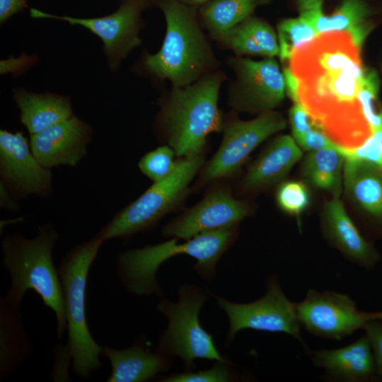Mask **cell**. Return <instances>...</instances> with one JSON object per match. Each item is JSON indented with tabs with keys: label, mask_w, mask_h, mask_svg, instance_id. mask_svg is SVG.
Masks as SVG:
<instances>
[{
	"label": "cell",
	"mask_w": 382,
	"mask_h": 382,
	"mask_svg": "<svg viewBox=\"0 0 382 382\" xmlns=\"http://www.w3.org/2000/svg\"><path fill=\"white\" fill-rule=\"evenodd\" d=\"M361 47L347 32L319 33L293 53L284 66L297 82L296 99L343 152L373 133L358 100L366 67Z\"/></svg>",
	"instance_id": "6da1fadb"
},
{
	"label": "cell",
	"mask_w": 382,
	"mask_h": 382,
	"mask_svg": "<svg viewBox=\"0 0 382 382\" xmlns=\"http://www.w3.org/2000/svg\"><path fill=\"white\" fill-rule=\"evenodd\" d=\"M219 69L184 87H173L163 100L156 127L178 158L202 154L207 137L222 131L224 120L218 106L219 90L226 79Z\"/></svg>",
	"instance_id": "7a4b0ae2"
},
{
	"label": "cell",
	"mask_w": 382,
	"mask_h": 382,
	"mask_svg": "<svg viewBox=\"0 0 382 382\" xmlns=\"http://www.w3.org/2000/svg\"><path fill=\"white\" fill-rule=\"evenodd\" d=\"M238 233L235 226L200 233L181 243L172 238L156 245L126 250L117 255L116 272L130 294L161 296L163 289L156 279L159 267L168 259L183 254L197 260L192 267L202 279L212 280L216 277L219 260L233 244Z\"/></svg>",
	"instance_id": "3957f363"
},
{
	"label": "cell",
	"mask_w": 382,
	"mask_h": 382,
	"mask_svg": "<svg viewBox=\"0 0 382 382\" xmlns=\"http://www.w3.org/2000/svg\"><path fill=\"white\" fill-rule=\"evenodd\" d=\"M58 240L54 226L47 223L38 227L33 238L19 233L4 236L1 248L3 263L11 280L6 297L20 306L25 293L33 290L54 313L60 338L66 329V321L62 284L52 260Z\"/></svg>",
	"instance_id": "277c9868"
},
{
	"label": "cell",
	"mask_w": 382,
	"mask_h": 382,
	"mask_svg": "<svg viewBox=\"0 0 382 382\" xmlns=\"http://www.w3.org/2000/svg\"><path fill=\"white\" fill-rule=\"evenodd\" d=\"M166 31L156 54H146L145 67L173 87L188 86L218 69L216 60L195 11L179 0H161Z\"/></svg>",
	"instance_id": "5b68a950"
},
{
	"label": "cell",
	"mask_w": 382,
	"mask_h": 382,
	"mask_svg": "<svg viewBox=\"0 0 382 382\" xmlns=\"http://www.w3.org/2000/svg\"><path fill=\"white\" fill-rule=\"evenodd\" d=\"M104 243L95 236L73 247L62 259L58 272L62 284L68 351L74 374L88 378L101 366L103 347L89 330L86 315V288L90 268Z\"/></svg>",
	"instance_id": "8992f818"
},
{
	"label": "cell",
	"mask_w": 382,
	"mask_h": 382,
	"mask_svg": "<svg viewBox=\"0 0 382 382\" xmlns=\"http://www.w3.org/2000/svg\"><path fill=\"white\" fill-rule=\"evenodd\" d=\"M204 162L202 154L179 158L167 178L154 182L138 198L117 212L94 236L104 242L113 238L127 241L138 233L154 228L183 200L189 185Z\"/></svg>",
	"instance_id": "52a82bcc"
},
{
	"label": "cell",
	"mask_w": 382,
	"mask_h": 382,
	"mask_svg": "<svg viewBox=\"0 0 382 382\" xmlns=\"http://www.w3.org/2000/svg\"><path fill=\"white\" fill-rule=\"evenodd\" d=\"M178 294L177 302L161 299L156 306L167 318L168 326L161 335L156 350L168 357L180 358L187 370L198 359L228 361L199 320L200 309L209 298L208 289L185 284L179 287Z\"/></svg>",
	"instance_id": "ba28073f"
},
{
	"label": "cell",
	"mask_w": 382,
	"mask_h": 382,
	"mask_svg": "<svg viewBox=\"0 0 382 382\" xmlns=\"http://www.w3.org/2000/svg\"><path fill=\"white\" fill-rule=\"evenodd\" d=\"M209 293L228 318L229 328L226 339L227 345L231 343L239 331L251 329L286 333L307 349L301 335V327L297 318L296 303L285 295L277 276L267 277L265 294L253 302L233 303L210 291Z\"/></svg>",
	"instance_id": "9c48e42d"
},
{
	"label": "cell",
	"mask_w": 382,
	"mask_h": 382,
	"mask_svg": "<svg viewBox=\"0 0 382 382\" xmlns=\"http://www.w3.org/2000/svg\"><path fill=\"white\" fill-rule=\"evenodd\" d=\"M286 127L284 117L274 110L250 120L224 122L220 146L203 167L199 183L202 185L234 175L255 149Z\"/></svg>",
	"instance_id": "30bf717a"
},
{
	"label": "cell",
	"mask_w": 382,
	"mask_h": 382,
	"mask_svg": "<svg viewBox=\"0 0 382 382\" xmlns=\"http://www.w3.org/2000/svg\"><path fill=\"white\" fill-rule=\"evenodd\" d=\"M227 62L235 74L228 98L233 110L260 115L273 110L284 100V73L274 57L255 61L236 56L228 57Z\"/></svg>",
	"instance_id": "8fae6325"
},
{
	"label": "cell",
	"mask_w": 382,
	"mask_h": 382,
	"mask_svg": "<svg viewBox=\"0 0 382 382\" xmlns=\"http://www.w3.org/2000/svg\"><path fill=\"white\" fill-rule=\"evenodd\" d=\"M296 308L301 328L332 340H341L362 330L369 320V312L360 311L351 297L335 291L309 289Z\"/></svg>",
	"instance_id": "7c38bea8"
},
{
	"label": "cell",
	"mask_w": 382,
	"mask_h": 382,
	"mask_svg": "<svg viewBox=\"0 0 382 382\" xmlns=\"http://www.w3.org/2000/svg\"><path fill=\"white\" fill-rule=\"evenodd\" d=\"M52 178L51 169L35 158L21 132L0 131V183L14 199L49 197L53 191Z\"/></svg>",
	"instance_id": "4fadbf2b"
},
{
	"label": "cell",
	"mask_w": 382,
	"mask_h": 382,
	"mask_svg": "<svg viewBox=\"0 0 382 382\" xmlns=\"http://www.w3.org/2000/svg\"><path fill=\"white\" fill-rule=\"evenodd\" d=\"M251 212L248 202L234 198L228 187L220 186L166 224L162 234L188 240L200 233L237 226Z\"/></svg>",
	"instance_id": "5bb4252c"
},
{
	"label": "cell",
	"mask_w": 382,
	"mask_h": 382,
	"mask_svg": "<svg viewBox=\"0 0 382 382\" xmlns=\"http://www.w3.org/2000/svg\"><path fill=\"white\" fill-rule=\"evenodd\" d=\"M141 9L138 2L132 1L125 2L113 13L100 18L59 16L35 8L30 9V15L33 18L64 21L88 28L101 38L106 54L116 64L141 42L139 37Z\"/></svg>",
	"instance_id": "9a60e30c"
},
{
	"label": "cell",
	"mask_w": 382,
	"mask_h": 382,
	"mask_svg": "<svg viewBox=\"0 0 382 382\" xmlns=\"http://www.w3.org/2000/svg\"><path fill=\"white\" fill-rule=\"evenodd\" d=\"M88 125L74 115L43 131L30 135L31 150L45 167H76L85 157L91 139Z\"/></svg>",
	"instance_id": "2e32d148"
},
{
	"label": "cell",
	"mask_w": 382,
	"mask_h": 382,
	"mask_svg": "<svg viewBox=\"0 0 382 382\" xmlns=\"http://www.w3.org/2000/svg\"><path fill=\"white\" fill-rule=\"evenodd\" d=\"M312 363L324 370L323 380L332 382L381 381L376 373L370 342L364 334L356 341L337 349L308 351Z\"/></svg>",
	"instance_id": "e0dca14e"
},
{
	"label": "cell",
	"mask_w": 382,
	"mask_h": 382,
	"mask_svg": "<svg viewBox=\"0 0 382 382\" xmlns=\"http://www.w3.org/2000/svg\"><path fill=\"white\" fill-rule=\"evenodd\" d=\"M321 222L325 238L347 260L368 271L376 267L378 253L361 233L339 197L325 204Z\"/></svg>",
	"instance_id": "ac0fdd59"
},
{
	"label": "cell",
	"mask_w": 382,
	"mask_h": 382,
	"mask_svg": "<svg viewBox=\"0 0 382 382\" xmlns=\"http://www.w3.org/2000/svg\"><path fill=\"white\" fill-rule=\"evenodd\" d=\"M302 155L301 149L293 137L278 136L249 167L239 184L241 191L254 192L279 183Z\"/></svg>",
	"instance_id": "d6986e66"
},
{
	"label": "cell",
	"mask_w": 382,
	"mask_h": 382,
	"mask_svg": "<svg viewBox=\"0 0 382 382\" xmlns=\"http://www.w3.org/2000/svg\"><path fill=\"white\" fill-rule=\"evenodd\" d=\"M101 355L111 366L108 382H144L168 370L170 357L151 352L147 346L137 342L125 349L103 347Z\"/></svg>",
	"instance_id": "ffe728a7"
},
{
	"label": "cell",
	"mask_w": 382,
	"mask_h": 382,
	"mask_svg": "<svg viewBox=\"0 0 382 382\" xmlns=\"http://www.w3.org/2000/svg\"><path fill=\"white\" fill-rule=\"evenodd\" d=\"M343 183L347 195L382 224V174L374 165L345 158Z\"/></svg>",
	"instance_id": "44dd1931"
},
{
	"label": "cell",
	"mask_w": 382,
	"mask_h": 382,
	"mask_svg": "<svg viewBox=\"0 0 382 382\" xmlns=\"http://www.w3.org/2000/svg\"><path fill=\"white\" fill-rule=\"evenodd\" d=\"M216 40L232 50L236 56H279L277 34L267 22L250 16L229 29Z\"/></svg>",
	"instance_id": "7402d4cb"
},
{
	"label": "cell",
	"mask_w": 382,
	"mask_h": 382,
	"mask_svg": "<svg viewBox=\"0 0 382 382\" xmlns=\"http://www.w3.org/2000/svg\"><path fill=\"white\" fill-rule=\"evenodd\" d=\"M20 306L6 296L0 301V378L10 376L32 352L23 326Z\"/></svg>",
	"instance_id": "603a6c76"
},
{
	"label": "cell",
	"mask_w": 382,
	"mask_h": 382,
	"mask_svg": "<svg viewBox=\"0 0 382 382\" xmlns=\"http://www.w3.org/2000/svg\"><path fill=\"white\" fill-rule=\"evenodd\" d=\"M14 99L20 110V120L30 135L73 117L70 101L52 94L16 93Z\"/></svg>",
	"instance_id": "cb8c5ba5"
},
{
	"label": "cell",
	"mask_w": 382,
	"mask_h": 382,
	"mask_svg": "<svg viewBox=\"0 0 382 382\" xmlns=\"http://www.w3.org/2000/svg\"><path fill=\"white\" fill-rule=\"evenodd\" d=\"M345 156L337 147L309 151L302 166L301 175L312 186L340 197Z\"/></svg>",
	"instance_id": "d4e9b609"
},
{
	"label": "cell",
	"mask_w": 382,
	"mask_h": 382,
	"mask_svg": "<svg viewBox=\"0 0 382 382\" xmlns=\"http://www.w3.org/2000/svg\"><path fill=\"white\" fill-rule=\"evenodd\" d=\"M371 11L364 0H342L330 15L323 13L312 22L318 33L342 31L349 33L357 45H362L372 24L369 21Z\"/></svg>",
	"instance_id": "484cf974"
},
{
	"label": "cell",
	"mask_w": 382,
	"mask_h": 382,
	"mask_svg": "<svg viewBox=\"0 0 382 382\" xmlns=\"http://www.w3.org/2000/svg\"><path fill=\"white\" fill-rule=\"evenodd\" d=\"M270 0H212L199 11L201 23L216 40L221 35L243 21L261 5Z\"/></svg>",
	"instance_id": "4316f807"
},
{
	"label": "cell",
	"mask_w": 382,
	"mask_h": 382,
	"mask_svg": "<svg viewBox=\"0 0 382 382\" xmlns=\"http://www.w3.org/2000/svg\"><path fill=\"white\" fill-rule=\"evenodd\" d=\"M277 34L279 46V57L282 62L285 64L296 49L311 41L319 33L312 21L299 16L280 21Z\"/></svg>",
	"instance_id": "83f0119b"
},
{
	"label": "cell",
	"mask_w": 382,
	"mask_h": 382,
	"mask_svg": "<svg viewBox=\"0 0 382 382\" xmlns=\"http://www.w3.org/2000/svg\"><path fill=\"white\" fill-rule=\"evenodd\" d=\"M379 79L376 71L365 69L358 100L362 115L371 129L382 125V107L378 101Z\"/></svg>",
	"instance_id": "f1b7e54d"
},
{
	"label": "cell",
	"mask_w": 382,
	"mask_h": 382,
	"mask_svg": "<svg viewBox=\"0 0 382 382\" xmlns=\"http://www.w3.org/2000/svg\"><path fill=\"white\" fill-rule=\"evenodd\" d=\"M240 378V374L234 368V364L228 361H216L209 369L198 371L187 370L180 374H174L161 377L162 382H230Z\"/></svg>",
	"instance_id": "f546056e"
},
{
	"label": "cell",
	"mask_w": 382,
	"mask_h": 382,
	"mask_svg": "<svg viewBox=\"0 0 382 382\" xmlns=\"http://www.w3.org/2000/svg\"><path fill=\"white\" fill-rule=\"evenodd\" d=\"M275 199L282 211L299 217L309 206L311 195L305 183L290 180L280 183L276 191Z\"/></svg>",
	"instance_id": "4dcf8cb0"
},
{
	"label": "cell",
	"mask_w": 382,
	"mask_h": 382,
	"mask_svg": "<svg viewBox=\"0 0 382 382\" xmlns=\"http://www.w3.org/2000/svg\"><path fill=\"white\" fill-rule=\"evenodd\" d=\"M168 145L159 146L144 154L139 161L140 171L153 183L167 178L175 169L177 160Z\"/></svg>",
	"instance_id": "1f68e13d"
},
{
	"label": "cell",
	"mask_w": 382,
	"mask_h": 382,
	"mask_svg": "<svg viewBox=\"0 0 382 382\" xmlns=\"http://www.w3.org/2000/svg\"><path fill=\"white\" fill-rule=\"evenodd\" d=\"M350 158L370 163L382 170V125L357 148L343 153Z\"/></svg>",
	"instance_id": "d6a6232c"
},
{
	"label": "cell",
	"mask_w": 382,
	"mask_h": 382,
	"mask_svg": "<svg viewBox=\"0 0 382 382\" xmlns=\"http://www.w3.org/2000/svg\"><path fill=\"white\" fill-rule=\"evenodd\" d=\"M362 330L371 345L377 375L382 379V320L370 319Z\"/></svg>",
	"instance_id": "836d02e7"
},
{
	"label": "cell",
	"mask_w": 382,
	"mask_h": 382,
	"mask_svg": "<svg viewBox=\"0 0 382 382\" xmlns=\"http://www.w3.org/2000/svg\"><path fill=\"white\" fill-rule=\"evenodd\" d=\"M289 118L294 139L314 128L319 127L308 112L299 103L293 104L289 110Z\"/></svg>",
	"instance_id": "e575fe53"
},
{
	"label": "cell",
	"mask_w": 382,
	"mask_h": 382,
	"mask_svg": "<svg viewBox=\"0 0 382 382\" xmlns=\"http://www.w3.org/2000/svg\"><path fill=\"white\" fill-rule=\"evenodd\" d=\"M294 140L302 150L308 152L328 147H337L320 127L314 128Z\"/></svg>",
	"instance_id": "d590c367"
},
{
	"label": "cell",
	"mask_w": 382,
	"mask_h": 382,
	"mask_svg": "<svg viewBox=\"0 0 382 382\" xmlns=\"http://www.w3.org/2000/svg\"><path fill=\"white\" fill-rule=\"evenodd\" d=\"M299 16L311 21L323 13V0H297Z\"/></svg>",
	"instance_id": "8d00e7d4"
},
{
	"label": "cell",
	"mask_w": 382,
	"mask_h": 382,
	"mask_svg": "<svg viewBox=\"0 0 382 382\" xmlns=\"http://www.w3.org/2000/svg\"><path fill=\"white\" fill-rule=\"evenodd\" d=\"M26 6L27 0H0L1 23H4Z\"/></svg>",
	"instance_id": "74e56055"
},
{
	"label": "cell",
	"mask_w": 382,
	"mask_h": 382,
	"mask_svg": "<svg viewBox=\"0 0 382 382\" xmlns=\"http://www.w3.org/2000/svg\"><path fill=\"white\" fill-rule=\"evenodd\" d=\"M12 195L9 193L4 185L0 183V206L11 212H16L21 209L20 204L16 201Z\"/></svg>",
	"instance_id": "f35d334b"
},
{
	"label": "cell",
	"mask_w": 382,
	"mask_h": 382,
	"mask_svg": "<svg viewBox=\"0 0 382 382\" xmlns=\"http://www.w3.org/2000/svg\"><path fill=\"white\" fill-rule=\"evenodd\" d=\"M179 1L189 6V5L205 4L209 0H179Z\"/></svg>",
	"instance_id": "ab89813d"
},
{
	"label": "cell",
	"mask_w": 382,
	"mask_h": 382,
	"mask_svg": "<svg viewBox=\"0 0 382 382\" xmlns=\"http://www.w3.org/2000/svg\"><path fill=\"white\" fill-rule=\"evenodd\" d=\"M369 320L377 319L382 320V311L377 312H369Z\"/></svg>",
	"instance_id": "60d3db41"
},
{
	"label": "cell",
	"mask_w": 382,
	"mask_h": 382,
	"mask_svg": "<svg viewBox=\"0 0 382 382\" xmlns=\"http://www.w3.org/2000/svg\"><path fill=\"white\" fill-rule=\"evenodd\" d=\"M381 174H382V170H381Z\"/></svg>",
	"instance_id": "b9f144b4"
},
{
	"label": "cell",
	"mask_w": 382,
	"mask_h": 382,
	"mask_svg": "<svg viewBox=\"0 0 382 382\" xmlns=\"http://www.w3.org/2000/svg\"><path fill=\"white\" fill-rule=\"evenodd\" d=\"M381 71H382V67H381Z\"/></svg>",
	"instance_id": "7bdbcfd3"
}]
</instances>
